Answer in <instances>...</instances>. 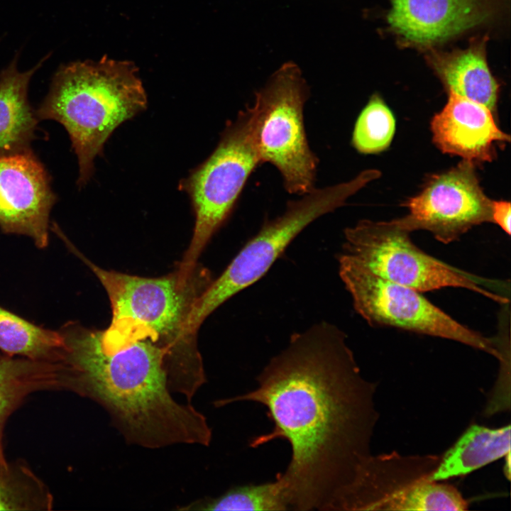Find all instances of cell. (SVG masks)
Returning <instances> with one entry per match:
<instances>
[{
    "label": "cell",
    "instance_id": "obj_1",
    "mask_svg": "<svg viewBox=\"0 0 511 511\" xmlns=\"http://www.w3.org/2000/svg\"><path fill=\"white\" fill-rule=\"evenodd\" d=\"M346 340L325 321L296 332L257 375L255 390L214 403L250 401L268 409L273 429L249 445H290L289 464L276 476L290 510L331 511L371 456L375 386L361 376Z\"/></svg>",
    "mask_w": 511,
    "mask_h": 511
},
{
    "label": "cell",
    "instance_id": "obj_2",
    "mask_svg": "<svg viewBox=\"0 0 511 511\" xmlns=\"http://www.w3.org/2000/svg\"><path fill=\"white\" fill-rule=\"evenodd\" d=\"M59 331L65 390L100 405L127 442L148 449L209 445L204 415L171 395L165 347L149 339L106 347L101 330L75 322Z\"/></svg>",
    "mask_w": 511,
    "mask_h": 511
},
{
    "label": "cell",
    "instance_id": "obj_3",
    "mask_svg": "<svg viewBox=\"0 0 511 511\" xmlns=\"http://www.w3.org/2000/svg\"><path fill=\"white\" fill-rule=\"evenodd\" d=\"M67 248L97 276L107 292L111 307L110 326L101 330L102 344L116 347L149 339L168 350V382L188 388L199 383L205 372L194 338L186 324L194 300L205 290L197 288L195 271L178 269L159 278H145L101 268L85 257L63 232L58 234Z\"/></svg>",
    "mask_w": 511,
    "mask_h": 511
},
{
    "label": "cell",
    "instance_id": "obj_4",
    "mask_svg": "<svg viewBox=\"0 0 511 511\" xmlns=\"http://www.w3.org/2000/svg\"><path fill=\"white\" fill-rule=\"evenodd\" d=\"M147 96L133 62L109 59L61 65L48 94L35 110L40 120H54L67 131L77 155L78 187L94 173L113 131L147 107Z\"/></svg>",
    "mask_w": 511,
    "mask_h": 511
},
{
    "label": "cell",
    "instance_id": "obj_5",
    "mask_svg": "<svg viewBox=\"0 0 511 511\" xmlns=\"http://www.w3.org/2000/svg\"><path fill=\"white\" fill-rule=\"evenodd\" d=\"M365 185L364 177L358 175L347 182L314 187L300 199L288 202L284 212L265 221L222 274L194 300L187 317V333L194 336L202 322L220 305L260 279L302 230L344 205Z\"/></svg>",
    "mask_w": 511,
    "mask_h": 511
},
{
    "label": "cell",
    "instance_id": "obj_6",
    "mask_svg": "<svg viewBox=\"0 0 511 511\" xmlns=\"http://www.w3.org/2000/svg\"><path fill=\"white\" fill-rule=\"evenodd\" d=\"M309 93L300 68L287 62L255 93L254 103L249 107L261 163L275 167L287 192L300 196L315 187L318 166L304 123Z\"/></svg>",
    "mask_w": 511,
    "mask_h": 511
},
{
    "label": "cell",
    "instance_id": "obj_7",
    "mask_svg": "<svg viewBox=\"0 0 511 511\" xmlns=\"http://www.w3.org/2000/svg\"><path fill=\"white\" fill-rule=\"evenodd\" d=\"M254 142L250 108L224 129L208 158L180 184L195 216L193 235L178 270L192 273L202 252L232 212L253 171L260 164Z\"/></svg>",
    "mask_w": 511,
    "mask_h": 511
},
{
    "label": "cell",
    "instance_id": "obj_8",
    "mask_svg": "<svg viewBox=\"0 0 511 511\" xmlns=\"http://www.w3.org/2000/svg\"><path fill=\"white\" fill-rule=\"evenodd\" d=\"M410 232L396 219H363L345 229L344 241L338 255L393 282L428 292L446 287H462L500 304L505 297L489 291L471 275L434 258L414 244Z\"/></svg>",
    "mask_w": 511,
    "mask_h": 511
},
{
    "label": "cell",
    "instance_id": "obj_9",
    "mask_svg": "<svg viewBox=\"0 0 511 511\" xmlns=\"http://www.w3.org/2000/svg\"><path fill=\"white\" fill-rule=\"evenodd\" d=\"M337 260L354 309L370 326L448 339L501 357L493 339L456 322L420 292L384 279L342 256Z\"/></svg>",
    "mask_w": 511,
    "mask_h": 511
},
{
    "label": "cell",
    "instance_id": "obj_10",
    "mask_svg": "<svg viewBox=\"0 0 511 511\" xmlns=\"http://www.w3.org/2000/svg\"><path fill=\"white\" fill-rule=\"evenodd\" d=\"M474 165L463 160L431 177L422 191L404 204L408 214L397 221L410 233L429 231L446 244L475 226L492 222L493 200L481 188Z\"/></svg>",
    "mask_w": 511,
    "mask_h": 511
},
{
    "label": "cell",
    "instance_id": "obj_11",
    "mask_svg": "<svg viewBox=\"0 0 511 511\" xmlns=\"http://www.w3.org/2000/svg\"><path fill=\"white\" fill-rule=\"evenodd\" d=\"M386 20L402 45L422 50L495 21L506 0H390Z\"/></svg>",
    "mask_w": 511,
    "mask_h": 511
},
{
    "label": "cell",
    "instance_id": "obj_12",
    "mask_svg": "<svg viewBox=\"0 0 511 511\" xmlns=\"http://www.w3.org/2000/svg\"><path fill=\"white\" fill-rule=\"evenodd\" d=\"M51 177L33 150L0 156V229L26 236L44 249L57 200Z\"/></svg>",
    "mask_w": 511,
    "mask_h": 511
},
{
    "label": "cell",
    "instance_id": "obj_13",
    "mask_svg": "<svg viewBox=\"0 0 511 511\" xmlns=\"http://www.w3.org/2000/svg\"><path fill=\"white\" fill-rule=\"evenodd\" d=\"M439 461L437 456L371 455L340 494L332 511L407 510L412 495L429 480Z\"/></svg>",
    "mask_w": 511,
    "mask_h": 511
},
{
    "label": "cell",
    "instance_id": "obj_14",
    "mask_svg": "<svg viewBox=\"0 0 511 511\" xmlns=\"http://www.w3.org/2000/svg\"><path fill=\"white\" fill-rule=\"evenodd\" d=\"M432 140L443 153L473 163L492 161L495 145L510 137L497 125L485 106L449 93L446 104L431 121Z\"/></svg>",
    "mask_w": 511,
    "mask_h": 511
},
{
    "label": "cell",
    "instance_id": "obj_15",
    "mask_svg": "<svg viewBox=\"0 0 511 511\" xmlns=\"http://www.w3.org/2000/svg\"><path fill=\"white\" fill-rule=\"evenodd\" d=\"M487 41L483 35L472 39L463 49L432 48L427 51L426 59L449 93L480 103L493 112L499 84L488 65Z\"/></svg>",
    "mask_w": 511,
    "mask_h": 511
},
{
    "label": "cell",
    "instance_id": "obj_16",
    "mask_svg": "<svg viewBox=\"0 0 511 511\" xmlns=\"http://www.w3.org/2000/svg\"><path fill=\"white\" fill-rule=\"evenodd\" d=\"M50 55L21 72L17 54L0 72V156L32 150L39 119L28 100L29 83Z\"/></svg>",
    "mask_w": 511,
    "mask_h": 511
},
{
    "label": "cell",
    "instance_id": "obj_17",
    "mask_svg": "<svg viewBox=\"0 0 511 511\" xmlns=\"http://www.w3.org/2000/svg\"><path fill=\"white\" fill-rule=\"evenodd\" d=\"M65 390L61 363L0 357V458H4V428L11 415L32 394Z\"/></svg>",
    "mask_w": 511,
    "mask_h": 511
},
{
    "label": "cell",
    "instance_id": "obj_18",
    "mask_svg": "<svg viewBox=\"0 0 511 511\" xmlns=\"http://www.w3.org/2000/svg\"><path fill=\"white\" fill-rule=\"evenodd\" d=\"M510 453V426L490 429L471 425L444 454L429 480L466 475Z\"/></svg>",
    "mask_w": 511,
    "mask_h": 511
},
{
    "label": "cell",
    "instance_id": "obj_19",
    "mask_svg": "<svg viewBox=\"0 0 511 511\" xmlns=\"http://www.w3.org/2000/svg\"><path fill=\"white\" fill-rule=\"evenodd\" d=\"M0 350L8 356L61 363L64 343L59 330L36 325L0 306Z\"/></svg>",
    "mask_w": 511,
    "mask_h": 511
},
{
    "label": "cell",
    "instance_id": "obj_20",
    "mask_svg": "<svg viewBox=\"0 0 511 511\" xmlns=\"http://www.w3.org/2000/svg\"><path fill=\"white\" fill-rule=\"evenodd\" d=\"M53 496L23 460L0 458V510H50Z\"/></svg>",
    "mask_w": 511,
    "mask_h": 511
},
{
    "label": "cell",
    "instance_id": "obj_21",
    "mask_svg": "<svg viewBox=\"0 0 511 511\" xmlns=\"http://www.w3.org/2000/svg\"><path fill=\"white\" fill-rule=\"evenodd\" d=\"M182 510H289L282 485L274 481L231 488L223 494L197 500L179 508Z\"/></svg>",
    "mask_w": 511,
    "mask_h": 511
},
{
    "label": "cell",
    "instance_id": "obj_22",
    "mask_svg": "<svg viewBox=\"0 0 511 511\" xmlns=\"http://www.w3.org/2000/svg\"><path fill=\"white\" fill-rule=\"evenodd\" d=\"M395 119L383 99L373 94L356 121L352 145L363 154H375L387 149L395 132Z\"/></svg>",
    "mask_w": 511,
    "mask_h": 511
},
{
    "label": "cell",
    "instance_id": "obj_23",
    "mask_svg": "<svg viewBox=\"0 0 511 511\" xmlns=\"http://www.w3.org/2000/svg\"><path fill=\"white\" fill-rule=\"evenodd\" d=\"M510 203L507 201H494L492 202V222L498 224L507 234L511 232Z\"/></svg>",
    "mask_w": 511,
    "mask_h": 511
}]
</instances>
